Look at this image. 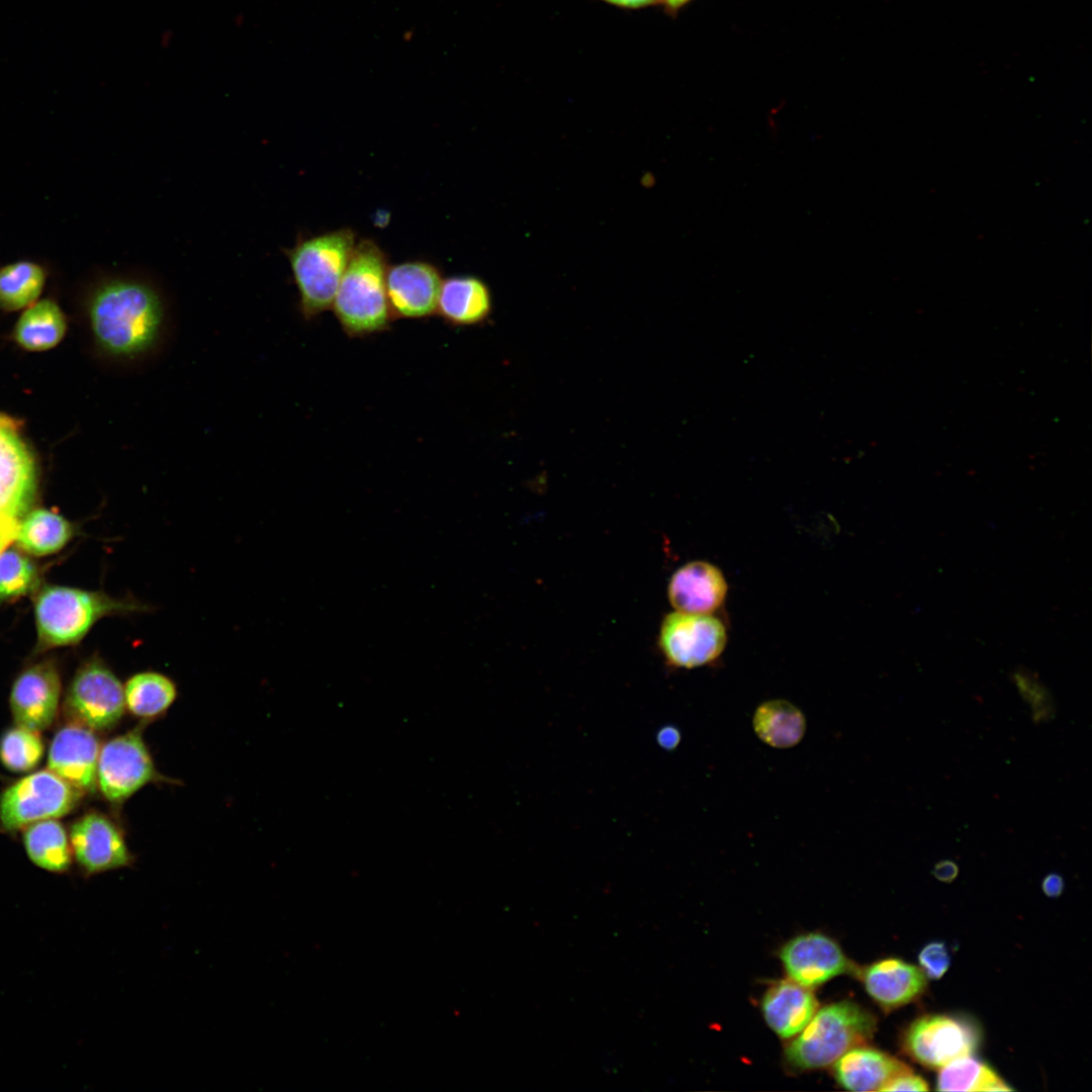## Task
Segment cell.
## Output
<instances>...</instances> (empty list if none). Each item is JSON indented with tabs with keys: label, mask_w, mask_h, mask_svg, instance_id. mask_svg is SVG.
<instances>
[{
	"label": "cell",
	"mask_w": 1092,
	"mask_h": 1092,
	"mask_svg": "<svg viewBox=\"0 0 1092 1092\" xmlns=\"http://www.w3.org/2000/svg\"><path fill=\"white\" fill-rule=\"evenodd\" d=\"M89 320L98 346L107 354L135 359L159 342L165 324L160 293L145 281L115 278L101 284L89 302Z\"/></svg>",
	"instance_id": "1"
},
{
	"label": "cell",
	"mask_w": 1092,
	"mask_h": 1092,
	"mask_svg": "<svg viewBox=\"0 0 1092 1092\" xmlns=\"http://www.w3.org/2000/svg\"><path fill=\"white\" fill-rule=\"evenodd\" d=\"M153 606L131 594L111 597L101 590L46 585L34 600L37 648L79 643L101 619L151 613Z\"/></svg>",
	"instance_id": "2"
},
{
	"label": "cell",
	"mask_w": 1092,
	"mask_h": 1092,
	"mask_svg": "<svg viewBox=\"0 0 1092 1092\" xmlns=\"http://www.w3.org/2000/svg\"><path fill=\"white\" fill-rule=\"evenodd\" d=\"M387 266L386 256L376 243H356L332 303L349 337H366L389 329L393 317L386 294Z\"/></svg>",
	"instance_id": "3"
},
{
	"label": "cell",
	"mask_w": 1092,
	"mask_h": 1092,
	"mask_svg": "<svg viewBox=\"0 0 1092 1092\" xmlns=\"http://www.w3.org/2000/svg\"><path fill=\"white\" fill-rule=\"evenodd\" d=\"M876 1028V1016L858 1003L827 1004L792 1037L785 1049L786 1062L798 1071L829 1067L850 1049L870 1041Z\"/></svg>",
	"instance_id": "4"
},
{
	"label": "cell",
	"mask_w": 1092,
	"mask_h": 1092,
	"mask_svg": "<svg viewBox=\"0 0 1092 1092\" xmlns=\"http://www.w3.org/2000/svg\"><path fill=\"white\" fill-rule=\"evenodd\" d=\"M355 246L354 232L344 228L301 239L285 251L305 320L332 306Z\"/></svg>",
	"instance_id": "5"
},
{
	"label": "cell",
	"mask_w": 1092,
	"mask_h": 1092,
	"mask_svg": "<svg viewBox=\"0 0 1092 1092\" xmlns=\"http://www.w3.org/2000/svg\"><path fill=\"white\" fill-rule=\"evenodd\" d=\"M18 429L15 421L0 415V552L15 540L35 494L34 462Z\"/></svg>",
	"instance_id": "6"
},
{
	"label": "cell",
	"mask_w": 1092,
	"mask_h": 1092,
	"mask_svg": "<svg viewBox=\"0 0 1092 1092\" xmlns=\"http://www.w3.org/2000/svg\"><path fill=\"white\" fill-rule=\"evenodd\" d=\"M80 793L50 769L30 774L1 794V826L13 831L67 815L77 804Z\"/></svg>",
	"instance_id": "7"
},
{
	"label": "cell",
	"mask_w": 1092,
	"mask_h": 1092,
	"mask_svg": "<svg viewBox=\"0 0 1092 1092\" xmlns=\"http://www.w3.org/2000/svg\"><path fill=\"white\" fill-rule=\"evenodd\" d=\"M66 712L74 723L91 730L115 726L126 708L123 685L99 657L87 659L76 671L67 692Z\"/></svg>",
	"instance_id": "8"
},
{
	"label": "cell",
	"mask_w": 1092,
	"mask_h": 1092,
	"mask_svg": "<svg viewBox=\"0 0 1092 1092\" xmlns=\"http://www.w3.org/2000/svg\"><path fill=\"white\" fill-rule=\"evenodd\" d=\"M979 1042V1029L971 1019L948 1014L922 1015L901 1035L904 1054L929 1069H940L958 1058L972 1056Z\"/></svg>",
	"instance_id": "9"
},
{
	"label": "cell",
	"mask_w": 1092,
	"mask_h": 1092,
	"mask_svg": "<svg viewBox=\"0 0 1092 1092\" xmlns=\"http://www.w3.org/2000/svg\"><path fill=\"white\" fill-rule=\"evenodd\" d=\"M163 780L139 727L100 747L97 786L109 802L120 804L146 785Z\"/></svg>",
	"instance_id": "10"
},
{
	"label": "cell",
	"mask_w": 1092,
	"mask_h": 1092,
	"mask_svg": "<svg viewBox=\"0 0 1092 1092\" xmlns=\"http://www.w3.org/2000/svg\"><path fill=\"white\" fill-rule=\"evenodd\" d=\"M658 643L668 664L695 668L714 662L722 654L727 631L712 614L676 611L663 619Z\"/></svg>",
	"instance_id": "11"
},
{
	"label": "cell",
	"mask_w": 1092,
	"mask_h": 1092,
	"mask_svg": "<svg viewBox=\"0 0 1092 1092\" xmlns=\"http://www.w3.org/2000/svg\"><path fill=\"white\" fill-rule=\"evenodd\" d=\"M779 957L788 979L810 989L855 969L838 942L822 932L791 938L781 947Z\"/></svg>",
	"instance_id": "12"
},
{
	"label": "cell",
	"mask_w": 1092,
	"mask_h": 1092,
	"mask_svg": "<svg viewBox=\"0 0 1092 1092\" xmlns=\"http://www.w3.org/2000/svg\"><path fill=\"white\" fill-rule=\"evenodd\" d=\"M442 276L425 261L387 266L386 294L394 318H423L436 313Z\"/></svg>",
	"instance_id": "13"
},
{
	"label": "cell",
	"mask_w": 1092,
	"mask_h": 1092,
	"mask_svg": "<svg viewBox=\"0 0 1092 1092\" xmlns=\"http://www.w3.org/2000/svg\"><path fill=\"white\" fill-rule=\"evenodd\" d=\"M61 697V678L56 666L39 662L23 670L10 693V709L17 726L39 732L55 720Z\"/></svg>",
	"instance_id": "14"
},
{
	"label": "cell",
	"mask_w": 1092,
	"mask_h": 1092,
	"mask_svg": "<svg viewBox=\"0 0 1092 1092\" xmlns=\"http://www.w3.org/2000/svg\"><path fill=\"white\" fill-rule=\"evenodd\" d=\"M70 843L87 874L126 867L132 859L118 827L100 813H88L77 820L71 827Z\"/></svg>",
	"instance_id": "15"
},
{
	"label": "cell",
	"mask_w": 1092,
	"mask_h": 1092,
	"mask_svg": "<svg viewBox=\"0 0 1092 1092\" xmlns=\"http://www.w3.org/2000/svg\"><path fill=\"white\" fill-rule=\"evenodd\" d=\"M99 741L93 730L71 724L54 736L48 767L80 792H93L97 785Z\"/></svg>",
	"instance_id": "16"
},
{
	"label": "cell",
	"mask_w": 1092,
	"mask_h": 1092,
	"mask_svg": "<svg viewBox=\"0 0 1092 1092\" xmlns=\"http://www.w3.org/2000/svg\"><path fill=\"white\" fill-rule=\"evenodd\" d=\"M872 1000L885 1012L905 1006L922 996L927 978L915 965L887 958L853 971Z\"/></svg>",
	"instance_id": "17"
},
{
	"label": "cell",
	"mask_w": 1092,
	"mask_h": 1092,
	"mask_svg": "<svg viewBox=\"0 0 1092 1092\" xmlns=\"http://www.w3.org/2000/svg\"><path fill=\"white\" fill-rule=\"evenodd\" d=\"M727 590V581L718 567L693 561L672 574L667 594L678 612L712 614L724 603Z\"/></svg>",
	"instance_id": "18"
},
{
	"label": "cell",
	"mask_w": 1092,
	"mask_h": 1092,
	"mask_svg": "<svg viewBox=\"0 0 1092 1092\" xmlns=\"http://www.w3.org/2000/svg\"><path fill=\"white\" fill-rule=\"evenodd\" d=\"M831 1066L837 1084L855 1092L882 1091L893 1078L912 1071L905 1063L866 1044L850 1049Z\"/></svg>",
	"instance_id": "19"
},
{
	"label": "cell",
	"mask_w": 1092,
	"mask_h": 1092,
	"mask_svg": "<svg viewBox=\"0 0 1092 1092\" xmlns=\"http://www.w3.org/2000/svg\"><path fill=\"white\" fill-rule=\"evenodd\" d=\"M818 1006V1000L810 988L790 979L775 982L763 993L760 1002L766 1024L783 1039L797 1035Z\"/></svg>",
	"instance_id": "20"
},
{
	"label": "cell",
	"mask_w": 1092,
	"mask_h": 1092,
	"mask_svg": "<svg viewBox=\"0 0 1092 1092\" xmlns=\"http://www.w3.org/2000/svg\"><path fill=\"white\" fill-rule=\"evenodd\" d=\"M487 284L476 276H454L442 281L436 313L454 326L483 323L491 313Z\"/></svg>",
	"instance_id": "21"
},
{
	"label": "cell",
	"mask_w": 1092,
	"mask_h": 1092,
	"mask_svg": "<svg viewBox=\"0 0 1092 1092\" xmlns=\"http://www.w3.org/2000/svg\"><path fill=\"white\" fill-rule=\"evenodd\" d=\"M755 734L775 748L797 745L806 731V719L800 709L785 700H771L757 707L752 717Z\"/></svg>",
	"instance_id": "22"
},
{
	"label": "cell",
	"mask_w": 1092,
	"mask_h": 1092,
	"mask_svg": "<svg viewBox=\"0 0 1092 1092\" xmlns=\"http://www.w3.org/2000/svg\"><path fill=\"white\" fill-rule=\"evenodd\" d=\"M73 537V526L59 514L36 509L20 520L15 540L25 552L44 556L60 551Z\"/></svg>",
	"instance_id": "23"
},
{
	"label": "cell",
	"mask_w": 1092,
	"mask_h": 1092,
	"mask_svg": "<svg viewBox=\"0 0 1092 1092\" xmlns=\"http://www.w3.org/2000/svg\"><path fill=\"white\" fill-rule=\"evenodd\" d=\"M125 708L143 719L167 711L177 698V686L168 675L144 670L130 675L123 685Z\"/></svg>",
	"instance_id": "24"
},
{
	"label": "cell",
	"mask_w": 1092,
	"mask_h": 1092,
	"mask_svg": "<svg viewBox=\"0 0 1092 1092\" xmlns=\"http://www.w3.org/2000/svg\"><path fill=\"white\" fill-rule=\"evenodd\" d=\"M23 843L29 859L53 873H63L71 864L72 847L63 825L47 819L26 826Z\"/></svg>",
	"instance_id": "25"
},
{
	"label": "cell",
	"mask_w": 1092,
	"mask_h": 1092,
	"mask_svg": "<svg viewBox=\"0 0 1092 1092\" xmlns=\"http://www.w3.org/2000/svg\"><path fill=\"white\" fill-rule=\"evenodd\" d=\"M66 320L56 302L40 300L22 313L15 327V340L29 351L55 347L66 333Z\"/></svg>",
	"instance_id": "26"
},
{
	"label": "cell",
	"mask_w": 1092,
	"mask_h": 1092,
	"mask_svg": "<svg viewBox=\"0 0 1092 1092\" xmlns=\"http://www.w3.org/2000/svg\"><path fill=\"white\" fill-rule=\"evenodd\" d=\"M939 1091H1010L997 1073L972 1056L958 1058L940 1068Z\"/></svg>",
	"instance_id": "27"
},
{
	"label": "cell",
	"mask_w": 1092,
	"mask_h": 1092,
	"mask_svg": "<svg viewBox=\"0 0 1092 1092\" xmlns=\"http://www.w3.org/2000/svg\"><path fill=\"white\" fill-rule=\"evenodd\" d=\"M46 274L34 263L21 261L0 269V308L17 310L31 305L41 293Z\"/></svg>",
	"instance_id": "28"
},
{
	"label": "cell",
	"mask_w": 1092,
	"mask_h": 1092,
	"mask_svg": "<svg viewBox=\"0 0 1092 1092\" xmlns=\"http://www.w3.org/2000/svg\"><path fill=\"white\" fill-rule=\"evenodd\" d=\"M43 754V744L38 732L15 726L0 739V760L12 771H26L35 767Z\"/></svg>",
	"instance_id": "29"
},
{
	"label": "cell",
	"mask_w": 1092,
	"mask_h": 1092,
	"mask_svg": "<svg viewBox=\"0 0 1092 1092\" xmlns=\"http://www.w3.org/2000/svg\"><path fill=\"white\" fill-rule=\"evenodd\" d=\"M38 583L35 565L21 552L4 549L0 552V599H15L32 592Z\"/></svg>",
	"instance_id": "30"
},
{
	"label": "cell",
	"mask_w": 1092,
	"mask_h": 1092,
	"mask_svg": "<svg viewBox=\"0 0 1092 1092\" xmlns=\"http://www.w3.org/2000/svg\"><path fill=\"white\" fill-rule=\"evenodd\" d=\"M1014 680L1022 697L1031 707L1033 720L1039 722L1050 719L1055 710L1048 690L1027 672H1016Z\"/></svg>",
	"instance_id": "31"
},
{
	"label": "cell",
	"mask_w": 1092,
	"mask_h": 1092,
	"mask_svg": "<svg viewBox=\"0 0 1092 1092\" xmlns=\"http://www.w3.org/2000/svg\"><path fill=\"white\" fill-rule=\"evenodd\" d=\"M918 962L926 978L938 980L948 970L950 956L943 942L931 941L919 951Z\"/></svg>",
	"instance_id": "32"
},
{
	"label": "cell",
	"mask_w": 1092,
	"mask_h": 1092,
	"mask_svg": "<svg viewBox=\"0 0 1092 1092\" xmlns=\"http://www.w3.org/2000/svg\"><path fill=\"white\" fill-rule=\"evenodd\" d=\"M927 1082L913 1071L904 1072L889 1081L882 1091H928Z\"/></svg>",
	"instance_id": "33"
},
{
	"label": "cell",
	"mask_w": 1092,
	"mask_h": 1092,
	"mask_svg": "<svg viewBox=\"0 0 1092 1092\" xmlns=\"http://www.w3.org/2000/svg\"><path fill=\"white\" fill-rule=\"evenodd\" d=\"M958 864L949 859H942L936 862L932 870L934 878L943 883L952 882L958 877Z\"/></svg>",
	"instance_id": "34"
},
{
	"label": "cell",
	"mask_w": 1092,
	"mask_h": 1092,
	"mask_svg": "<svg viewBox=\"0 0 1092 1092\" xmlns=\"http://www.w3.org/2000/svg\"><path fill=\"white\" fill-rule=\"evenodd\" d=\"M1041 888L1048 897L1057 898L1064 891L1065 881L1061 875L1051 873L1043 878Z\"/></svg>",
	"instance_id": "35"
},
{
	"label": "cell",
	"mask_w": 1092,
	"mask_h": 1092,
	"mask_svg": "<svg viewBox=\"0 0 1092 1092\" xmlns=\"http://www.w3.org/2000/svg\"><path fill=\"white\" fill-rule=\"evenodd\" d=\"M601 2L622 10H641L658 5V0H600Z\"/></svg>",
	"instance_id": "36"
},
{
	"label": "cell",
	"mask_w": 1092,
	"mask_h": 1092,
	"mask_svg": "<svg viewBox=\"0 0 1092 1092\" xmlns=\"http://www.w3.org/2000/svg\"><path fill=\"white\" fill-rule=\"evenodd\" d=\"M692 1L693 0H658L657 6L663 7V10L666 13L674 15Z\"/></svg>",
	"instance_id": "37"
}]
</instances>
